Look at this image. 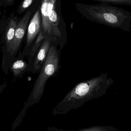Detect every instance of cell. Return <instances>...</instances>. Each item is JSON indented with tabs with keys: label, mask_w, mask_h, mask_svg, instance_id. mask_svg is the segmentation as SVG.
Here are the masks:
<instances>
[{
	"label": "cell",
	"mask_w": 131,
	"mask_h": 131,
	"mask_svg": "<svg viewBox=\"0 0 131 131\" xmlns=\"http://www.w3.org/2000/svg\"><path fill=\"white\" fill-rule=\"evenodd\" d=\"M41 31L45 36L55 38L61 51L67 43L66 24L61 11V0H41Z\"/></svg>",
	"instance_id": "cell-3"
},
{
	"label": "cell",
	"mask_w": 131,
	"mask_h": 131,
	"mask_svg": "<svg viewBox=\"0 0 131 131\" xmlns=\"http://www.w3.org/2000/svg\"><path fill=\"white\" fill-rule=\"evenodd\" d=\"M41 0H38L34 7L27 9L21 19L17 23L14 38L10 44L3 50L2 68L5 74H7L12 63L15 58L20 50L21 45L27 30L29 20L33 13V10L40 5Z\"/></svg>",
	"instance_id": "cell-5"
},
{
	"label": "cell",
	"mask_w": 131,
	"mask_h": 131,
	"mask_svg": "<svg viewBox=\"0 0 131 131\" xmlns=\"http://www.w3.org/2000/svg\"><path fill=\"white\" fill-rule=\"evenodd\" d=\"M37 0H22L18 9L17 13L21 14L25 12Z\"/></svg>",
	"instance_id": "cell-10"
},
{
	"label": "cell",
	"mask_w": 131,
	"mask_h": 131,
	"mask_svg": "<svg viewBox=\"0 0 131 131\" xmlns=\"http://www.w3.org/2000/svg\"><path fill=\"white\" fill-rule=\"evenodd\" d=\"M54 42L58 44L55 38L45 36L27 72H31L33 74L39 72L47 58L51 46Z\"/></svg>",
	"instance_id": "cell-7"
},
{
	"label": "cell",
	"mask_w": 131,
	"mask_h": 131,
	"mask_svg": "<svg viewBox=\"0 0 131 131\" xmlns=\"http://www.w3.org/2000/svg\"><path fill=\"white\" fill-rule=\"evenodd\" d=\"M28 68V64L24 58L17 57L12 63L9 70L12 73L14 77L20 78L24 76Z\"/></svg>",
	"instance_id": "cell-8"
},
{
	"label": "cell",
	"mask_w": 131,
	"mask_h": 131,
	"mask_svg": "<svg viewBox=\"0 0 131 131\" xmlns=\"http://www.w3.org/2000/svg\"><path fill=\"white\" fill-rule=\"evenodd\" d=\"M58 44L54 42L51 46L47 58L36 78L33 88L24 107L28 109L38 104L42 97L45 85L48 79L57 74L60 68V50Z\"/></svg>",
	"instance_id": "cell-4"
},
{
	"label": "cell",
	"mask_w": 131,
	"mask_h": 131,
	"mask_svg": "<svg viewBox=\"0 0 131 131\" xmlns=\"http://www.w3.org/2000/svg\"><path fill=\"white\" fill-rule=\"evenodd\" d=\"M40 5L35 12L28 24L27 32L26 45L22 53L19 54L18 58H24L29 56L34 43L39 34L41 26V17Z\"/></svg>",
	"instance_id": "cell-6"
},
{
	"label": "cell",
	"mask_w": 131,
	"mask_h": 131,
	"mask_svg": "<svg viewBox=\"0 0 131 131\" xmlns=\"http://www.w3.org/2000/svg\"><path fill=\"white\" fill-rule=\"evenodd\" d=\"M5 1H6L7 3H10L12 2V1H14V0H5Z\"/></svg>",
	"instance_id": "cell-14"
},
{
	"label": "cell",
	"mask_w": 131,
	"mask_h": 131,
	"mask_svg": "<svg viewBox=\"0 0 131 131\" xmlns=\"http://www.w3.org/2000/svg\"><path fill=\"white\" fill-rule=\"evenodd\" d=\"M27 109L28 108H25L24 107L19 116L16 118V120L14 122V124H13V126H12V128H13V130L15 129L16 127H17L18 125L21 122V121L23 120V118L24 117L25 114H26V111H27Z\"/></svg>",
	"instance_id": "cell-12"
},
{
	"label": "cell",
	"mask_w": 131,
	"mask_h": 131,
	"mask_svg": "<svg viewBox=\"0 0 131 131\" xmlns=\"http://www.w3.org/2000/svg\"><path fill=\"white\" fill-rule=\"evenodd\" d=\"M17 20L15 18H12L10 20L6 28L5 34L4 41L5 46L7 47L12 41L17 27Z\"/></svg>",
	"instance_id": "cell-9"
},
{
	"label": "cell",
	"mask_w": 131,
	"mask_h": 131,
	"mask_svg": "<svg viewBox=\"0 0 131 131\" xmlns=\"http://www.w3.org/2000/svg\"><path fill=\"white\" fill-rule=\"evenodd\" d=\"M102 78H92L77 84L52 110L54 116L63 115L81 107L101 94Z\"/></svg>",
	"instance_id": "cell-2"
},
{
	"label": "cell",
	"mask_w": 131,
	"mask_h": 131,
	"mask_svg": "<svg viewBox=\"0 0 131 131\" xmlns=\"http://www.w3.org/2000/svg\"><path fill=\"white\" fill-rule=\"evenodd\" d=\"M75 8L87 20L130 32L131 30V12L109 4L101 3L88 4L76 3Z\"/></svg>",
	"instance_id": "cell-1"
},
{
	"label": "cell",
	"mask_w": 131,
	"mask_h": 131,
	"mask_svg": "<svg viewBox=\"0 0 131 131\" xmlns=\"http://www.w3.org/2000/svg\"><path fill=\"white\" fill-rule=\"evenodd\" d=\"M7 85V83L6 82H4V84L0 85V94L4 90L5 88H6Z\"/></svg>",
	"instance_id": "cell-13"
},
{
	"label": "cell",
	"mask_w": 131,
	"mask_h": 131,
	"mask_svg": "<svg viewBox=\"0 0 131 131\" xmlns=\"http://www.w3.org/2000/svg\"><path fill=\"white\" fill-rule=\"evenodd\" d=\"M101 3L131 6V0H92Z\"/></svg>",
	"instance_id": "cell-11"
}]
</instances>
